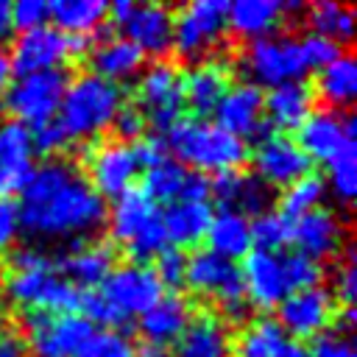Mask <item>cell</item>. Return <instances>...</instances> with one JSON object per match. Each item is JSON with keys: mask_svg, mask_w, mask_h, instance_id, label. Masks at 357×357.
<instances>
[{"mask_svg": "<svg viewBox=\"0 0 357 357\" xmlns=\"http://www.w3.org/2000/svg\"><path fill=\"white\" fill-rule=\"evenodd\" d=\"M20 229L36 240L89 237L106 223V201L64 159L33 167L20 190Z\"/></svg>", "mask_w": 357, "mask_h": 357, "instance_id": "6da1fadb", "label": "cell"}, {"mask_svg": "<svg viewBox=\"0 0 357 357\" xmlns=\"http://www.w3.org/2000/svg\"><path fill=\"white\" fill-rule=\"evenodd\" d=\"M3 290L25 312H75L81 298V290L56 273L53 259L36 245H22L11 254Z\"/></svg>", "mask_w": 357, "mask_h": 357, "instance_id": "7a4b0ae2", "label": "cell"}, {"mask_svg": "<svg viewBox=\"0 0 357 357\" xmlns=\"http://www.w3.org/2000/svg\"><path fill=\"white\" fill-rule=\"evenodd\" d=\"M123 106V89L106 78L84 73L64 89L59 106V126L67 139H95L103 134Z\"/></svg>", "mask_w": 357, "mask_h": 357, "instance_id": "3957f363", "label": "cell"}, {"mask_svg": "<svg viewBox=\"0 0 357 357\" xmlns=\"http://www.w3.org/2000/svg\"><path fill=\"white\" fill-rule=\"evenodd\" d=\"M165 148H170L184 167L192 165L201 176L204 173H229L237 170L245 159V142L226 134L223 128H218L215 123H204V120H178L167 128L165 137Z\"/></svg>", "mask_w": 357, "mask_h": 357, "instance_id": "277c9868", "label": "cell"}, {"mask_svg": "<svg viewBox=\"0 0 357 357\" xmlns=\"http://www.w3.org/2000/svg\"><path fill=\"white\" fill-rule=\"evenodd\" d=\"M106 223L112 229V237L126 245V251L134 257V262L145 265L153 259L162 248H167L165 229H162V212L151 198H145L142 190H128L112 201V209L106 212Z\"/></svg>", "mask_w": 357, "mask_h": 357, "instance_id": "5b68a950", "label": "cell"}, {"mask_svg": "<svg viewBox=\"0 0 357 357\" xmlns=\"http://www.w3.org/2000/svg\"><path fill=\"white\" fill-rule=\"evenodd\" d=\"M243 73L251 78L254 86H279L290 81H301L307 73L298 39L287 33H271L262 39H254L243 50Z\"/></svg>", "mask_w": 357, "mask_h": 357, "instance_id": "8992f818", "label": "cell"}, {"mask_svg": "<svg viewBox=\"0 0 357 357\" xmlns=\"http://www.w3.org/2000/svg\"><path fill=\"white\" fill-rule=\"evenodd\" d=\"M70 78L64 70H47V73H31L20 75L17 81L8 84L6 89V109L11 112L14 123L20 126H42L50 123L53 114H59L64 89Z\"/></svg>", "mask_w": 357, "mask_h": 357, "instance_id": "52a82bcc", "label": "cell"}, {"mask_svg": "<svg viewBox=\"0 0 357 357\" xmlns=\"http://www.w3.org/2000/svg\"><path fill=\"white\" fill-rule=\"evenodd\" d=\"M184 282L192 293L215 298L231 318H240L243 310L248 307L245 293H243L240 268L231 259H226V257H220L209 248H201L187 259Z\"/></svg>", "mask_w": 357, "mask_h": 357, "instance_id": "ba28073f", "label": "cell"}, {"mask_svg": "<svg viewBox=\"0 0 357 357\" xmlns=\"http://www.w3.org/2000/svg\"><path fill=\"white\" fill-rule=\"evenodd\" d=\"M84 50H86V36H67L53 25H42L14 39L8 61H11V73H17L20 78L31 73L61 70V64L70 56H78Z\"/></svg>", "mask_w": 357, "mask_h": 357, "instance_id": "9c48e42d", "label": "cell"}, {"mask_svg": "<svg viewBox=\"0 0 357 357\" xmlns=\"http://www.w3.org/2000/svg\"><path fill=\"white\" fill-rule=\"evenodd\" d=\"M226 0H195L173 14V50L184 59H204L226 31Z\"/></svg>", "mask_w": 357, "mask_h": 357, "instance_id": "30bf717a", "label": "cell"}, {"mask_svg": "<svg viewBox=\"0 0 357 357\" xmlns=\"http://www.w3.org/2000/svg\"><path fill=\"white\" fill-rule=\"evenodd\" d=\"M25 326L36 357H78L95 332L81 312H28Z\"/></svg>", "mask_w": 357, "mask_h": 357, "instance_id": "8fae6325", "label": "cell"}, {"mask_svg": "<svg viewBox=\"0 0 357 357\" xmlns=\"http://www.w3.org/2000/svg\"><path fill=\"white\" fill-rule=\"evenodd\" d=\"M137 103L145 123L159 131H167L173 123L181 120L184 109L181 73L167 61H153L151 67H145L137 84Z\"/></svg>", "mask_w": 357, "mask_h": 357, "instance_id": "7c38bea8", "label": "cell"}, {"mask_svg": "<svg viewBox=\"0 0 357 357\" xmlns=\"http://www.w3.org/2000/svg\"><path fill=\"white\" fill-rule=\"evenodd\" d=\"M84 162H86V173H89V184L92 190L103 198H117L128 190H134V178L139 173L134 148L128 142L120 139H106L98 142L92 148L84 151Z\"/></svg>", "mask_w": 357, "mask_h": 357, "instance_id": "4fadbf2b", "label": "cell"}, {"mask_svg": "<svg viewBox=\"0 0 357 357\" xmlns=\"http://www.w3.org/2000/svg\"><path fill=\"white\" fill-rule=\"evenodd\" d=\"M100 293L106 296V301L114 307V312L128 321L134 315H142L145 310H151L159 298H162V284L156 279V273L148 265L139 262H128L114 268L106 282L100 284Z\"/></svg>", "mask_w": 357, "mask_h": 357, "instance_id": "5bb4252c", "label": "cell"}, {"mask_svg": "<svg viewBox=\"0 0 357 357\" xmlns=\"http://www.w3.org/2000/svg\"><path fill=\"white\" fill-rule=\"evenodd\" d=\"M276 315H279L276 321L279 329L301 343V340L326 335V326L335 318V301L324 287L293 290L282 298V304L276 307Z\"/></svg>", "mask_w": 357, "mask_h": 357, "instance_id": "9a60e30c", "label": "cell"}, {"mask_svg": "<svg viewBox=\"0 0 357 357\" xmlns=\"http://www.w3.org/2000/svg\"><path fill=\"white\" fill-rule=\"evenodd\" d=\"M354 114L351 112H332L321 109L312 112L301 126H298V148L310 156V162H329L346 148L354 145Z\"/></svg>", "mask_w": 357, "mask_h": 357, "instance_id": "2e32d148", "label": "cell"}, {"mask_svg": "<svg viewBox=\"0 0 357 357\" xmlns=\"http://www.w3.org/2000/svg\"><path fill=\"white\" fill-rule=\"evenodd\" d=\"M254 176L268 187H290L293 181L304 178L312 167L310 156L298 148L296 139L287 134H268L257 142L254 151Z\"/></svg>", "mask_w": 357, "mask_h": 357, "instance_id": "e0dca14e", "label": "cell"}, {"mask_svg": "<svg viewBox=\"0 0 357 357\" xmlns=\"http://www.w3.org/2000/svg\"><path fill=\"white\" fill-rule=\"evenodd\" d=\"M240 279H243L245 304H254L262 312L279 307L282 298L290 293L284 282L282 259L279 254H271V251H259V248L248 251L240 265Z\"/></svg>", "mask_w": 357, "mask_h": 357, "instance_id": "ac0fdd59", "label": "cell"}, {"mask_svg": "<svg viewBox=\"0 0 357 357\" xmlns=\"http://www.w3.org/2000/svg\"><path fill=\"white\" fill-rule=\"evenodd\" d=\"M212 114L218 117V123H215L218 128H223L226 134H231L243 142L262 137V131L268 126L265 114H262V89L248 81L229 86Z\"/></svg>", "mask_w": 357, "mask_h": 357, "instance_id": "d6986e66", "label": "cell"}, {"mask_svg": "<svg viewBox=\"0 0 357 357\" xmlns=\"http://www.w3.org/2000/svg\"><path fill=\"white\" fill-rule=\"evenodd\" d=\"M120 28L126 31V39L142 50V56H165L173 45V11L162 3H134Z\"/></svg>", "mask_w": 357, "mask_h": 357, "instance_id": "ffe728a7", "label": "cell"}, {"mask_svg": "<svg viewBox=\"0 0 357 357\" xmlns=\"http://www.w3.org/2000/svg\"><path fill=\"white\" fill-rule=\"evenodd\" d=\"M343 237H346V229H343V220L332 212V209H312L301 218L293 220V234H290V243H296L301 254H307L310 259H326V257H335L343 245Z\"/></svg>", "mask_w": 357, "mask_h": 357, "instance_id": "44dd1931", "label": "cell"}, {"mask_svg": "<svg viewBox=\"0 0 357 357\" xmlns=\"http://www.w3.org/2000/svg\"><path fill=\"white\" fill-rule=\"evenodd\" d=\"M33 170L31 131L14 120L0 123V198L20 192Z\"/></svg>", "mask_w": 357, "mask_h": 357, "instance_id": "7402d4cb", "label": "cell"}, {"mask_svg": "<svg viewBox=\"0 0 357 357\" xmlns=\"http://www.w3.org/2000/svg\"><path fill=\"white\" fill-rule=\"evenodd\" d=\"M209 192L220 201V209H234L240 215H262L271 206V187L262 184L254 173H218L209 181Z\"/></svg>", "mask_w": 357, "mask_h": 357, "instance_id": "603a6c76", "label": "cell"}, {"mask_svg": "<svg viewBox=\"0 0 357 357\" xmlns=\"http://www.w3.org/2000/svg\"><path fill=\"white\" fill-rule=\"evenodd\" d=\"M59 268L64 271V279L73 287L78 284L95 290L114 271V251L106 243H75L70 251L59 257Z\"/></svg>", "mask_w": 357, "mask_h": 357, "instance_id": "cb8c5ba5", "label": "cell"}, {"mask_svg": "<svg viewBox=\"0 0 357 357\" xmlns=\"http://www.w3.org/2000/svg\"><path fill=\"white\" fill-rule=\"evenodd\" d=\"M312 100H315V92L304 81L279 84L268 89V95H262L265 123H271L279 131H293V128L298 131V126L312 114Z\"/></svg>", "mask_w": 357, "mask_h": 357, "instance_id": "d4e9b609", "label": "cell"}, {"mask_svg": "<svg viewBox=\"0 0 357 357\" xmlns=\"http://www.w3.org/2000/svg\"><path fill=\"white\" fill-rule=\"evenodd\" d=\"M229 86H231L229 70H226V64H220L215 59H201L181 75L184 103H190V109L198 114L215 112V106L220 103V98L226 95Z\"/></svg>", "mask_w": 357, "mask_h": 357, "instance_id": "484cf974", "label": "cell"}, {"mask_svg": "<svg viewBox=\"0 0 357 357\" xmlns=\"http://www.w3.org/2000/svg\"><path fill=\"white\" fill-rule=\"evenodd\" d=\"M170 357H231V337L226 324L212 312L192 318L178 335Z\"/></svg>", "mask_w": 357, "mask_h": 357, "instance_id": "4316f807", "label": "cell"}, {"mask_svg": "<svg viewBox=\"0 0 357 357\" xmlns=\"http://www.w3.org/2000/svg\"><path fill=\"white\" fill-rule=\"evenodd\" d=\"M192 321V307L190 301L176 290V293H162V298L145 310L139 315V329L148 337V343L165 346V343H176L178 335L187 329V324Z\"/></svg>", "mask_w": 357, "mask_h": 357, "instance_id": "83f0119b", "label": "cell"}, {"mask_svg": "<svg viewBox=\"0 0 357 357\" xmlns=\"http://www.w3.org/2000/svg\"><path fill=\"white\" fill-rule=\"evenodd\" d=\"M212 206L206 201H176L162 215L165 240L170 248H187L198 245L206 237V229L212 223Z\"/></svg>", "mask_w": 357, "mask_h": 357, "instance_id": "f1b7e54d", "label": "cell"}, {"mask_svg": "<svg viewBox=\"0 0 357 357\" xmlns=\"http://www.w3.org/2000/svg\"><path fill=\"white\" fill-rule=\"evenodd\" d=\"M284 14L287 8L282 0H237L226 6V28L254 42V39L271 36L279 28Z\"/></svg>", "mask_w": 357, "mask_h": 357, "instance_id": "f546056e", "label": "cell"}, {"mask_svg": "<svg viewBox=\"0 0 357 357\" xmlns=\"http://www.w3.org/2000/svg\"><path fill=\"white\" fill-rule=\"evenodd\" d=\"M145 64V56L137 45H131L126 36H114V39H103L100 45L92 47L89 53V67L92 75L106 78L112 84L134 78Z\"/></svg>", "mask_w": 357, "mask_h": 357, "instance_id": "4dcf8cb0", "label": "cell"}, {"mask_svg": "<svg viewBox=\"0 0 357 357\" xmlns=\"http://www.w3.org/2000/svg\"><path fill=\"white\" fill-rule=\"evenodd\" d=\"M47 14L56 31L67 36H86L98 31L109 17V3L103 0H56L47 3Z\"/></svg>", "mask_w": 357, "mask_h": 357, "instance_id": "1f68e13d", "label": "cell"}, {"mask_svg": "<svg viewBox=\"0 0 357 357\" xmlns=\"http://www.w3.org/2000/svg\"><path fill=\"white\" fill-rule=\"evenodd\" d=\"M206 240H209V251L226 259L245 257L251 251V220L234 209H220L218 215H212Z\"/></svg>", "mask_w": 357, "mask_h": 357, "instance_id": "d6a6232c", "label": "cell"}, {"mask_svg": "<svg viewBox=\"0 0 357 357\" xmlns=\"http://www.w3.org/2000/svg\"><path fill=\"white\" fill-rule=\"evenodd\" d=\"M315 92L335 109H346L354 103L357 95V61L346 53H340L335 61H329L324 70H318Z\"/></svg>", "mask_w": 357, "mask_h": 357, "instance_id": "836d02e7", "label": "cell"}, {"mask_svg": "<svg viewBox=\"0 0 357 357\" xmlns=\"http://www.w3.org/2000/svg\"><path fill=\"white\" fill-rule=\"evenodd\" d=\"M307 22H310V33H318L335 45H346L354 39V11L343 3H335V0H321V3H312L307 8Z\"/></svg>", "mask_w": 357, "mask_h": 357, "instance_id": "e575fe53", "label": "cell"}, {"mask_svg": "<svg viewBox=\"0 0 357 357\" xmlns=\"http://www.w3.org/2000/svg\"><path fill=\"white\" fill-rule=\"evenodd\" d=\"M190 173L181 162L176 159H162L159 165L148 167L145 170V198H151L153 204H176V201H184V192H187V181H190Z\"/></svg>", "mask_w": 357, "mask_h": 357, "instance_id": "d590c367", "label": "cell"}, {"mask_svg": "<svg viewBox=\"0 0 357 357\" xmlns=\"http://www.w3.org/2000/svg\"><path fill=\"white\" fill-rule=\"evenodd\" d=\"M282 340L284 332L279 329V324L271 318H259L237 335V340L231 343V357H273Z\"/></svg>", "mask_w": 357, "mask_h": 357, "instance_id": "8d00e7d4", "label": "cell"}, {"mask_svg": "<svg viewBox=\"0 0 357 357\" xmlns=\"http://www.w3.org/2000/svg\"><path fill=\"white\" fill-rule=\"evenodd\" d=\"M324 195H326V181L321 176H315V173H307L304 178H298L290 187H284V192H282V215L287 220H296V218L318 209Z\"/></svg>", "mask_w": 357, "mask_h": 357, "instance_id": "74e56055", "label": "cell"}, {"mask_svg": "<svg viewBox=\"0 0 357 357\" xmlns=\"http://www.w3.org/2000/svg\"><path fill=\"white\" fill-rule=\"evenodd\" d=\"M290 234H293V220H287L282 212L268 209L257 215L251 223V245H259V251L279 254V248L290 243Z\"/></svg>", "mask_w": 357, "mask_h": 357, "instance_id": "f35d334b", "label": "cell"}, {"mask_svg": "<svg viewBox=\"0 0 357 357\" xmlns=\"http://www.w3.org/2000/svg\"><path fill=\"white\" fill-rule=\"evenodd\" d=\"M326 178H329L332 195L340 204H349L354 198V192H357V151H354V145L326 162Z\"/></svg>", "mask_w": 357, "mask_h": 357, "instance_id": "ab89813d", "label": "cell"}, {"mask_svg": "<svg viewBox=\"0 0 357 357\" xmlns=\"http://www.w3.org/2000/svg\"><path fill=\"white\" fill-rule=\"evenodd\" d=\"M282 259V271H284V282L293 290H307V287H318V282L324 279V268L310 259L301 251H290V254H279Z\"/></svg>", "mask_w": 357, "mask_h": 357, "instance_id": "60d3db41", "label": "cell"}, {"mask_svg": "<svg viewBox=\"0 0 357 357\" xmlns=\"http://www.w3.org/2000/svg\"><path fill=\"white\" fill-rule=\"evenodd\" d=\"M78 357H137V346L120 329H95Z\"/></svg>", "mask_w": 357, "mask_h": 357, "instance_id": "b9f144b4", "label": "cell"}, {"mask_svg": "<svg viewBox=\"0 0 357 357\" xmlns=\"http://www.w3.org/2000/svg\"><path fill=\"white\" fill-rule=\"evenodd\" d=\"M78 307H81L84 318H86L92 326H95V324H103V326H109V329H117L120 324H126V321L114 312V307L106 301V296H103L100 290H84L81 298H78Z\"/></svg>", "mask_w": 357, "mask_h": 357, "instance_id": "7bdbcfd3", "label": "cell"}, {"mask_svg": "<svg viewBox=\"0 0 357 357\" xmlns=\"http://www.w3.org/2000/svg\"><path fill=\"white\" fill-rule=\"evenodd\" d=\"M298 47H301V56H304L307 70H324L329 61H335V59L343 53L340 45H335V42L318 36V33L301 36V39H298Z\"/></svg>", "mask_w": 357, "mask_h": 357, "instance_id": "ee69618b", "label": "cell"}, {"mask_svg": "<svg viewBox=\"0 0 357 357\" xmlns=\"http://www.w3.org/2000/svg\"><path fill=\"white\" fill-rule=\"evenodd\" d=\"M156 265L151 268L153 273H156V279H159V284L165 287H178L181 282H184V268H187V257H184V251H178V248H162L156 257Z\"/></svg>", "mask_w": 357, "mask_h": 357, "instance_id": "f6af8a7d", "label": "cell"}, {"mask_svg": "<svg viewBox=\"0 0 357 357\" xmlns=\"http://www.w3.org/2000/svg\"><path fill=\"white\" fill-rule=\"evenodd\" d=\"M50 14H47V3L45 0H17L11 3V31L17 28L20 33L33 31L47 25Z\"/></svg>", "mask_w": 357, "mask_h": 357, "instance_id": "bcb514c9", "label": "cell"}, {"mask_svg": "<svg viewBox=\"0 0 357 357\" xmlns=\"http://www.w3.org/2000/svg\"><path fill=\"white\" fill-rule=\"evenodd\" d=\"M67 134L61 131V126L56 120L50 123H42L31 131V145H33V153H42V156H56L67 148Z\"/></svg>", "mask_w": 357, "mask_h": 357, "instance_id": "7dc6e473", "label": "cell"}, {"mask_svg": "<svg viewBox=\"0 0 357 357\" xmlns=\"http://www.w3.org/2000/svg\"><path fill=\"white\" fill-rule=\"evenodd\" d=\"M357 296V262H354V248H346V257L335 273V298L343 301V307H351Z\"/></svg>", "mask_w": 357, "mask_h": 357, "instance_id": "c3c4849f", "label": "cell"}, {"mask_svg": "<svg viewBox=\"0 0 357 357\" xmlns=\"http://www.w3.org/2000/svg\"><path fill=\"white\" fill-rule=\"evenodd\" d=\"M114 126V134L120 142H128V139H139L142 131H145V117L137 106H120L117 117L112 120Z\"/></svg>", "mask_w": 357, "mask_h": 357, "instance_id": "681fc988", "label": "cell"}, {"mask_svg": "<svg viewBox=\"0 0 357 357\" xmlns=\"http://www.w3.org/2000/svg\"><path fill=\"white\" fill-rule=\"evenodd\" d=\"M310 357H357L351 340L340 332H329V335H321L315 337L312 349H310Z\"/></svg>", "mask_w": 357, "mask_h": 357, "instance_id": "f907efd6", "label": "cell"}, {"mask_svg": "<svg viewBox=\"0 0 357 357\" xmlns=\"http://www.w3.org/2000/svg\"><path fill=\"white\" fill-rule=\"evenodd\" d=\"M20 234V215L17 204L8 198H0V257H6Z\"/></svg>", "mask_w": 357, "mask_h": 357, "instance_id": "816d5d0a", "label": "cell"}, {"mask_svg": "<svg viewBox=\"0 0 357 357\" xmlns=\"http://www.w3.org/2000/svg\"><path fill=\"white\" fill-rule=\"evenodd\" d=\"M134 148V156H137V165L139 167H153V165H159L162 159H165V139L162 137H139L137 139V145H131Z\"/></svg>", "mask_w": 357, "mask_h": 357, "instance_id": "f5cc1de1", "label": "cell"}, {"mask_svg": "<svg viewBox=\"0 0 357 357\" xmlns=\"http://www.w3.org/2000/svg\"><path fill=\"white\" fill-rule=\"evenodd\" d=\"M25 340L14 332H0V357H25Z\"/></svg>", "mask_w": 357, "mask_h": 357, "instance_id": "db71d44e", "label": "cell"}, {"mask_svg": "<svg viewBox=\"0 0 357 357\" xmlns=\"http://www.w3.org/2000/svg\"><path fill=\"white\" fill-rule=\"evenodd\" d=\"M273 357H310V349L304 343H298V340H287L284 337Z\"/></svg>", "mask_w": 357, "mask_h": 357, "instance_id": "11a10c76", "label": "cell"}, {"mask_svg": "<svg viewBox=\"0 0 357 357\" xmlns=\"http://www.w3.org/2000/svg\"><path fill=\"white\" fill-rule=\"evenodd\" d=\"M11 61H8V53L0 47V100L6 98V89H8V84H11Z\"/></svg>", "mask_w": 357, "mask_h": 357, "instance_id": "9f6ffc18", "label": "cell"}, {"mask_svg": "<svg viewBox=\"0 0 357 357\" xmlns=\"http://www.w3.org/2000/svg\"><path fill=\"white\" fill-rule=\"evenodd\" d=\"M131 6H134L131 0H117V3H112V6H109V17H112V22H114V25H123L126 17L131 14Z\"/></svg>", "mask_w": 357, "mask_h": 357, "instance_id": "6f0895ef", "label": "cell"}, {"mask_svg": "<svg viewBox=\"0 0 357 357\" xmlns=\"http://www.w3.org/2000/svg\"><path fill=\"white\" fill-rule=\"evenodd\" d=\"M11 33V3L0 0V42Z\"/></svg>", "mask_w": 357, "mask_h": 357, "instance_id": "680465c9", "label": "cell"}, {"mask_svg": "<svg viewBox=\"0 0 357 357\" xmlns=\"http://www.w3.org/2000/svg\"><path fill=\"white\" fill-rule=\"evenodd\" d=\"M137 357H170V351L165 346H156V343H145L137 349Z\"/></svg>", "mask_w": 357, "mask_h": 357, "instance_id": "91938a15", "label": "cell"}, {"mask_svg": "<svg viewBox=\"0 0 357 357\" xmlns=\"http://www.w3.org/2000/svg\"><path fill=\"white\" fill-rule=\"evenodd\" d=\"M0 312H3V301H0Z\"/></svg>", "mask_w": 357, "mask_h": 357, "instance_id": "94428289", "label": "cell"}]
</instances>
